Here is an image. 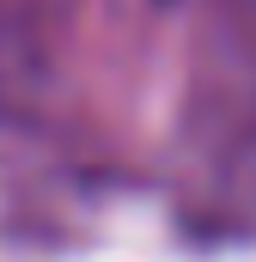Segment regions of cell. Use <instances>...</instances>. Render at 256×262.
I'll list each match as a JSON object with an SVG mask.
<instances>
[]
</instances>
